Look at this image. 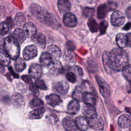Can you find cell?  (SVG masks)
Returning a JSON list of instances; mask_svg holds the SVG:
<instances>
[{
	"instance_id": "obj_1",
	"label": "cell",
	"mask_w": 131,
	"mask_h": 131,
	"mask_svg": "<svg viewBox=\"0 0 131 131\" xmlns=\"http://www.w3.org/2000/svg\"><path fill=\"white\" fill-rule=\"evenodd\" d=\"M121 49L116 48L110 52H104L103 53V63L107 73L120 71L127 65L128 55L124 50Z\"/></svg>"
},
{
	"instance_id": "obj_2",
	"label": "cell",
	"mask_w": 131,
	"mask_h": 131,
	"mask_svg": "<svg viewBox=\"0 0 131 131\" xmlns=\"http://www.w3.org/2000/svg\"><path fill=\"white\" fill-rule=\"evenodd\" d=\"M30 9L32 14L40 21L47 25H51L53 24V19L50 14L38 5L32 4Z\"/></svg>"
},
{
	"instance_id": "obj_3",
	"label": "cell",
	"mask_w": 131,
	"mask_h": 131,
	"mask_svg": "<svg viewBox=\"0 0 131 131\" xmlns=\"http://www.w3.org/2000/svg\"><path fill=\"white\" fill-rule=\"evenodd\" d=\"M19 43L12 36L6 37L4 42L5 50L12 59H16L19 55Z\"/></svg>"
},
{
	"instance_id": "obj_4",
	"label": "cell",
	"mask_w": 131,
	"mask_h": 131,
	"mask_svg": "<svg viewBox=\"0 0 131 131\" xmlns=\"http://www.w3.org/2000/svg\"><path fill=\"white\" fill-rule=\"evenodd\" d=\"M89 126L96 130H101L103 129L104 122L102 119L96 114L88 118Z\"/></svg>"
},
{
	"instance_id": "obj_5",
	"label": "cell",
	"mask_w": 131,
	"mask_h": 131,
	"mask_svg": "<svg viewBox=\"0 0 131 131\" xmlns=\"http://www.w3.org/2000/svg\"><path fill=\"white\" fill-rule=\"evenodd\" d=\"M125 17L124 13L120 11H115L111 15V21L114 26L119 27L123 25L125 21Z\"/></svg>"
},
{
	"instance_id": "obj_6",
	"label": "cell",
	"mask_w": 131,
	"mask_h": 131,
	"mask_svg": "<svg viewBox=\"0 0 131 131\" xmlns=\"http://www.w3.org/2000/svg\"><path fill=\"white\" fill-rule=\"evenodd\" d=\"M24 58L28 60L34 58L37 55V49L36 47L33 45H30L26 47L23 52Z\"/></svg>"
},
{
	"instance_id": "obj_7",
	"label": "cell",
	"mask_w": 131,
	"mask_h": 131,
	"mask_svg": "<svg viewBox=\"0 0 131 131\" xmlns=\"http://www.w3.org/2000/svg\"><path fill=\"white\" fill-rule=\"evenodd\" d=\"M96 79L99 86L100 92L104 97H107L110 94V90L107 83L99 76H96Z\"/></svg>"
},
{
	"instance_id": "obj_8",
	"label": "cell",
	"mask_w": 131,
	"mask_h": 131,
	"mask_svg": "<svg viewBox=\"0 0 131 131\" xmlns=\"http://www.w3.org/2000/svg\"><path fill=\"white\" fill-rule=\"evenodd\" d=\"M69 84L64 80L58 81L54 85L55 91L61 95H66L69 90Z\"/></svg>"
},
{
	"instance_id": "obj_9",
	"label": "cell",
	"mask_w": 131,
	"mask_h": 131,
	"mask_svg": "<svg viewBox=\"0 0 131 131\" xmlns=\"http://www.w3.org/2000/svg\"><path fill=\"white\" fill-rule=\"evenodd\" d=\"M63 21L64 24L68 27H74L77 24L76 16L73 14L69 12L65 13L63 18Z\"/></svg>"
},
{
	"instance_id": "obj_10",
	"label": "cell",
	"mask_w": 131,
	"mask_h": 131,
	"mask_svg": "<svg viewBox=\"0 0 131 131\" xmlns=\"http://www.w3.org/2000/svg\"><path fill=\"white\" fill-rule=\"evenodd\" d=\"M48 67L50 71L53 74L59 75L63 72L62 64L57 59H54Z\"/></svg>"
},
{
	"instance_id": "obj_11",
	"label": "cell",
	"mask_w": 131,
	"mask_h": 131,
	"mask_svg": "<svg viewBox=\"0 0 131 131\" xmlns=\"http://www.w3.org/2000/svg\"><path fill=\"white\" fill-rule=\"evenodd\" d=\"M62 125L64 128L68 131L76 130L78 129L75 120L74 121L70 117H67L63 119L62 121Z\"/></svg>"
},
{
	"instance_id": "obj_12",
	"label": "cell",
	"mask_w": 131,
	"mask_h": 131,
	"mask_svg": "<svg viewBox=\"0 0 131 131\" xmlns=\"http://www.w3.org/2000/svg\"><path fill=\"white\" fill-rule=\"evenodd\" d=\"M23 30L27 37H32L36 34V26L31 22L25 23L23 27Z\"/></svg>"
},
{
	"instance_id": "obj_13",
	"label": "cell",
	"mask_w": 131,
	"mask_h": 131,
	"mask_svg": "<svg viewBox=\"0 0 131 131\" xmlns=\"http://www.w3.org/2000/svg\"><path fill=\"white\" fill-rule=\"evenodd\" d=\"M77 128L80 130H86L89 127L88 119L83 116H78L75 119Z\"/></svg>"
},
{
	"instance_id": "obj_14",
	"label": "cell",
	"mask_w": 131,
	"mask_h": 131,
	"mask_svg": "<svg viewBox=\"0 0 131 131\" xmlns=\"http://www.w3.org/2000/svg\"><path fill=\"white\" fill-rule=\"evenodd\" d=\"M29 72L30 75L32 77L34 78H39L42 75V67L38 64H34L30 67Z\"/></svg>"
},
{
	"instance_id": "obj_15",
	"label": "cell",
	"mask_w": 131,
	"mask_h": 131,
	"mask_svg": "<svg viewBox=\"0 0 131 131\" xmlns=\"http://www.w3.org/2000/svg\"><path fill=\"white\" fill-rule=\"evenodd\" d=\"M46 100L47 103L52 107H55L58 105L61 102V100L60 99L59 96L56 94H51L46 97Z\"/></svg>"
},
{
	"instance_id": "obj_16",
	"label": "cell",
	"mask_w": 131,
	"mask_h": 131,
	"mask_svg": "<svg viewBox=\"0 0 131 131\" xmlns=\"http://www.w3.org/2000/svg\"><path fill=\"white\" fill-rule=\"evenodd\" d=\"M116 43L120 48H124L128 45L127 35L120 33L118 34L116 38Z\"/></svg>"
},
{
	"instance_id": "obj_17",
	"label": "cell",
	"mask_w": 131,
	"mask_h": 131,
	"mask_svg": "<svg viewBox=\"0 0 131 131\" xmlns=\"http://www.w3.org/2000/svg\"><path fill=\"white\" fill-rule=\"evenodd\" d=\"M82 112L84 116L88 118L96 114V110L94 105L89 104L85 103V104L83 105Z\"/></svg>"
},
{
	"instance_id": "obj_18",
	"label": "cell",
	"mask_w": 131,
	"mask_h": 131,
	"mask_svg": "<svg viewBox=\"0 0 131 131\" xmlns=\"http://www.w3.org/2000/svg\"><path fill=\"white\" fill-rule=\"evenodd\" d=\"M33 41L39 48L43 49L46 45V38L41 33L36 34L32 37Z\"/></svg>"
},
{
	"instance_id": "obj_19",
	"label": "cell",
	"mask_w": 131,
	"mask_h": 131,
	"mask_svg": "<svg viewBox=\"0 0 131 131\" xmlns=\"http://www.w3.org/2000/svg\"><path fill=\"white\" fill-rule=\"evenodd\" d=\"M47 52H48L53 59H58L61 55V52L60 49L55 45H50L47 48Z\"/></svg>"
},
{
	"instance_id": "obj_20",
	"label": "cell",
	"mask_w": 131,
	"mask_h": 131,
	"mask_svg": "<svg viewBox=\"0 0 131 131\" xmlns=\"http://www.w3.org/2000/svg\"><path fill=\"white\" fill-rule=\"evenodd\" d=\"M12 36L19 44L23 43L27 37L24 30L19 28L16 29L14 31Z\"/></svg>"
},
{
	"instance_id": "obj_21",
	"label": "cell",
	"mask_w": 131,
	"mask_h": 131,
	"mask_svg": "<svg viewBox=\"0 0 131 131\" xmlns=\"http://www.w3.org/2000/svg\"><path fill=\"white\" fill-rule=\"evenodd\" d=\"M58 9L60 13H68L71 9V4L68 0H59L57 3Z\"/></svg>"
},
{
	"instance_id": "obj_22",
	"label": "cell",
	"mask_w": 131,
	"mask_h": 131,
	"mask_svg": "<svg viewBox=\"0 0 131 131\" xmlns=\"http://www.w3.org/2000/svg\"><path fill=\"white\" fill-rule=\"evenodd\" d=\"M130 121L131 118L130 116L127 114H123L119 117L118 120V124L121 128H124L129 126Z\"/></svg>"
},
{
	"instance_id": "obj_23",
	"label": "cell",
	"mask_w": 131,
	"mask_h": 131,
	"mask_svg": "<svg viewBox=\"0 0 131 131\" xmlns=\"http://www.w3.org/2000/svg\"><path fill=\"white\" fill-rule=\"evenodd\" d=\"M11 100L12 105L17 108L20 107L24 104V99L23 97L18 93L14 94L12 96Z\"/></svg>"
},
{
	"instance_id": "obj_24",
	"label": "cell",
	"mask_w": 131,
	"mask_h": 131,
	"mask_svg": "<svg viewBox=\"0 0 131 131\" xmlns=\"http://www.w3.org/2000/svg\"><path fill=\"white\" fill-rule=\"evenodd\" d=\"M45 111V109L43 107L36 108L29 113V117L31 119H39L42 117Z\"/></svg>"
},
{
	"instance_id": "obj_25",
	"label": "cell",
	"mask_w": 131,
	"mask_h": 131,
	"mask_svg": "<svg viewBox=\"0 0 131 131\" xmlns=\"http://www.w3.org/2000/svg\"><path fill=\"white\" fill-rule=\"evenodd\" d=\"M81 99L85 104H89L94 106L96 104V99L94 96L89 92H84L82 93Z\"/></svg>"
},
{
	"instance_id": "obj_26",
	"label": "cell",
	"mask_w": 131,
	"mask_h": 131,
	"mask_svg": "<svg viewBox=\"0 0 131 131\" xmlns=\"http://www.w3.org/2000/svg\"><path fill=\"white\" fill-rule=\"evenodd\" d=\"M80 108V104L76 99L72 100L70 102L68 106V112L70 114L77 113Z\"/></svg>"
},
{
	"instance_id": "obj_27",
	"label": "cell",
	"mask_w": 131,
	"mask_h": 131,
	"mask_svg": "<svg viewBox=\"0 0 131 131\" xmlns=\"http://www.w3.org/2000/svg\"><path fill=\"white\" fill-rule=\"evenodd\" d=\"M10 57L6 50L1 49L0 52V61L4 66H8L10 63Z\"/></svg>"
},
{
	"instance_id": "obj_28",
	"label": "cell",
	"mask_w": 131,
	"mask_h": 131,
	"mask_svg": "<svg viewBox=\"0 0 131 131\" xmlns=\"http://www.w3.org/2000/svg\"><path fill=\"white\" fill-rule=\"evenodd\" d=\"M53 58L48 52L43 53L40 57V62L45 66H49L52 62Z\"/></svg>"
},
{
	"instance_id": "obj_29",
	"label": "cell",
	"mask_w": 131,
	"mask_h": 131,
	"mask_svg": "<svg viewBox=\"0 0 131 131\" xmlns=\"http://www.w3.org/2000/svg\"><path fill=\"white\" fill-rule=\"evenodd\" d=\"M108 11H110V10L107 6V5L106 4L100 5L98 7V11H97L98 17H99V18L102 19L104 18Z\"/></svg>"
},
{
	"instance_id": "obj_30",
	"label": "cell",
	"mask_w": 131,
	"mask_h": 131,
	"mask_svg": "<svg viewBox=\"0 0 131 131\" xmlns=\"http://www.w3.org/2000/svg\"><path fill=\"white\" fill-rule=\"evenodd\" d=\"M15 68L18 72L23 71L26 68V63L22 58H17L15 62Z\"/></svg>"
},
{
	"instance_id": "obj_31",
	"label": "cell",
	"mask_w": 131,
	"mask_h": 131,
	"mask_svg": "<svg viewBox=\"0 0 131 131\" xmlns=\"http://www.w3.org/2000/svg\"><path fill=\"white\" fill-rule=\"evenodd\" d=\"M122 71L124 77L128 81L131 82V64L126 65Z\"/></svg>"
},
{
	"instance_id": "obj_32",
	"label": "cell",
	"mask_w": 131,
	"mask_h": 131,
	"mask_svg": "<svg viewBox=\"0 0 131 131\" xmlns=\"http://www.w3.org/2000/svg\"><path fill=\"white\" fill-rule=\"evenodd\" d=\"M88 26L90 28V30L92 32H96L98 31L99 27L97 22L95 19L92 18H89L88 22Z\"/></svg>"
},
{
	"instance_id": "obj_33",
	"label": "cell",
	"mask_w": 131,
	"mask_h": 131,
	"mask_svg": "<svg viewBox=\"0 0 131 131\" xmlns=\"http://www.w3.org/2000/svg\"><path fill=\"white\" fill-rule=\"evenodd\" d=\"M30 106L31 108H36L43 107V103L41 100L38 98H34L31 101L30 103Z\"/></svg>"
},
{
	"instance_id": "obj_34",
	"label": "cell",
	"mask_w": 131,
	"mask_h": 131,
	"mask_svg": "<svg viewBox=\"0 0 131 131\" xmlns=\"http://www.w3.org/2000/svg\"><path fill=\"white\" fill-rule=\"evenodd\" d=\"M46 121L51 125H54L58 121L57 116L54 114H48L46 117Z\"/></svg>"
},
{
	"instance_id": "obj_35",
	"label": "cell",
	"mask_w": 131,
	"mask_h": 131,
	"mask_svg": "<svg viewBox=\"0 0 131 131\" xmlns=\"http://www.w3.org/2000/svg\"><path fill=\"white\" fill-rule=\"evenodd\" d=\"M1 34L2 35L7 34L9 31V25L7 22H3L1 24V29H0Z\"/></svg>"
},
{
	"instance_id": "obj_36",
	"label": "cell",
	"mask_w": 131,
	"mask_h": 131,
	"mask_svg": "<svg viewBox=\"0 0 131 131\" xmlns=\"http://www.w3.org/2000/svg\"><path fill=\"white\" fill-rule=\"evenodd\" d=\"M15 21L18 25H25V17L24 15L22 13H18L15 18Z\"/></svg>"
},
{
	"instance_id": "obj_37",
	"label": "cell",
	"mask_w": 131,
	"mask_h": 131,
	"mask_svg": "<svg viewBox=\"0 0 131 131\" xmlns=\"http://www.w3.org/2000/svg\"><path fill=\"white\" fill-rule=\"evenodd\" d=\"M66 77L67 79L71 83H74L76 81V76L73 72H68L66 75Z\"/></svg>"
},
{
	"instance_id": "obj_38",
	"label": "cell",
	"mask_w": 131,
	"mask_h": 131,
	"mask_svg": "<svg viewBox=\"0 0 131 131\" xmlns=\"http://www.w3.org/2000/svg\"><path fill=\"white\" fill-rule=\"evenodd\" d=\"M35 84L37 86V88L39 89L42 90H47V86L46 84H45L44 82L42 80H37L35 81Z\"/></svg>"
},
{
	"instance_id": "obj_39",
	"label": "cell",
	"mask_w": 131,
	"mask_h": 131,
	"mask_svg": "<svg viewBox=\"0 0 131 131\" xmlns=\"http://www.w3.org/2000/svg\"><path fill=\"white\" fill-rule=\"evenodd\" d=\"M107 27V23L105 21H102L99 26V29H100V32L101 34H104L105 32L106 28Z\"/></svg>"
},
{
	"instance_id": "obj_40",
	"label": "cell",
	"mask_w": 131,
	"mask_h": 131,
	"mask_svg": "<svg viewBox=\"0 0 131 131\" xmlns=\"http://www.w3.org/2000/svg\"><path fill=\"white\" fill-rule=\"evenodd\" d=\"M30 90L34 94H35L36 96H38V94H39V92L38 90V88L36 86V85L35 84H33L32 83H31V84H30V87H29Z\"/></svg>"
},
{
	"instance_id": "obj_41",
	"label": "cell",
	"mask_w": 131,
	"mask_h": 131,
	"mask_svg": "<svg viewBox=\"0 0 131 131\" xmlns=\"http://www.w3.org/2000/svg\"><path fill=\"white\" fill-rule=\"evenodd\" d=\"M64 58H66V60L69 62H73L74 61V56L72 53L70 51L65 53L64 54Z\"/></svg>"
},
{
	"instance_id": "obj_42",
	"label": "cell",
	"mask_w": 131,
	"mask_h": 131,
	"mask_svg": "<svg viewBox=\"0 0 131 131\" xmlns=\"http://www.w3.org/2000/svg\"><path fill=\"white\" fill-rule=\"evenodd\" d=\"M84 14L86 16H91L93 15L94 13V9L91 8H85L83 11Z\"/></svg>"
},
{
	"instance_id": "obj_43",
	"label": "cell",
	"mask_w": 131,
	"mask_h": 131,
	"mask_svg": "<svg viewBox=\"0 0 131 131\" xmlns=\"http://www.w3.org/2000/svg\"><path fill=\"white\" fill-rule=\"evenodd\" d=\"M21 79L27 83L31 84L32 83V79L28 75H25L21 77Z\"/></svg>"
},
{
	"instance_id": "obj_44",
	"label": "cell",
	"mask_w": 131,
	"mask_h": 131,
	"mask_svg": "<svg viewBox=\"0 0 131 131\" xmlns=\"http://www.w3.org/2000/svg\"><path fill=\"white\" fill-rule=\"evenodd\" d=\"M126 15L128 18L131 19V7H128L126 10Z\"/></svg>"
},
{
	"instance_id": "obj_45",
	"label": "cell",
	"mask_w": 131,
	"mask_h": 131,
	"mask_svg": "<svg viewBox=\"0 0 131 131\" xmlns=\"http://www.w3.org/2000/svg\"><path fill=\"white\" fill-rule=\"evenodd\" d=\"M130 27H131V22H129L125 25V26L123 28V29L125 30H128V29H129Z\"/></svg>"
},
{
	"instance_id": "obj_46",
	"label": "cell",
	"mask_w": 131,
	"mask_h": 131,
	"mask_svg": "<svg viewBox=\"0 0 131 131\" xmlns=\"http://www.w3.org/2000/svg\"><path fill=\"white\" fill-rule=\"evenodd\" d=\"M128 38V46L131 47V33L127 34Z\"/></svg>"
},
{
	"instance_id": "obj_47",
	"label": "cell",
	"mask_w": 131,
	"mask_h": 131,
	"mask_svg": "<svg viewBox=\"0 0 131 131\" xmlns=\"http://www.w3.org/2000/svg\"><path fill=\"white\" fill-rule=\"evenodd\" d=\"M130 130H131V125H130Z\"/></svg>"
}]
</instances>
